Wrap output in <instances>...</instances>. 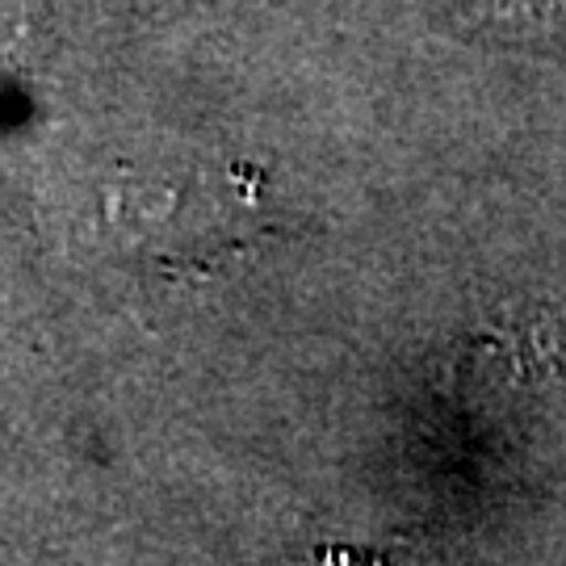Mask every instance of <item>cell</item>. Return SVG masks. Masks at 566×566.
Returning <instances> with one entry per match:
<instances>
[{
  "label": "cell",
  "instance_id": "obj_1",
  "mask_svg": "<svg viewBox=\"0 0 566 566\" xmlns=\"http://www.w3.org/2000/svg\"><path fill=\"white\" fill-rule=\"evenodd\" d=\"M306 566H382V558H365L357 549H324V554L306 558Z\"/></svg>",
  "mask_w": 566,
  "mask_h": 566
}]
</instances>
